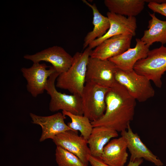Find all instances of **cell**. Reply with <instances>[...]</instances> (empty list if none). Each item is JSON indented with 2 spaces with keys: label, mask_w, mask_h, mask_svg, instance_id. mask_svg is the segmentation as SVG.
<instances>
[{
  "label": "cell",
  "mask_w": 166,
  "mask_h": 166,
  "mask_svg": "<svg viewBox=\"0 0 166 166\" xmlns=\"http://www.w3.org/2000/svg\"><path fill=\"white\" fill-rule=\"evenodd\" d=\"M117 67L109 60L89 57L87 65L85 83L92 82L108 88L116 83L115 73Z\"/></svg>",
  "instance_id": "obj_7"
},
{
  "label": "cell",
  "mask_w": 166,
  "mask_h": 166,
  "mask_svg": "<svg viewBox=\"0 0 166 166\" xmlns=\"http://www.w3.org/2000/svg\"><path fill=\"white\" fill-rule=\"evenodd\" d=\"M145 0H105L109 11L116 14L135 17L143 10Z\"/></svg>",
  "instance_id": "obj_19"
},
{
  "label": "cell",
  "mask_w": 166,
  "mask_h": 166,
  "mask_svg": "<svg viewBox=\"0 0 166 166\" xmlns=\"http://www.w3.org/2000/svg\"><path fill=\"white\" fill-rule=\"evenodd\" d=\"M121 135L125 139L127 148L131 154L130 161L143 158L156 166L163 165L161 160L143 143L138 134L133 132L130 125L126 130L121 132Z\"/></svg>",
  "instance_id": "obj_14"
},
{
  "label": "cell",
  "mask_w": 166,
  "mask_h": 166,
  "mask_svg": "<svg viewBox=\"0 0 166 166\" xmlns=\"http://www.w3.org/2000/svg\"><path fill=\"white\" fill-rule=\"evenodd\" d=\"M109 89L93 83H85L81 96L83 115L91 121L98 120L104 114L105 96Z\"/></svg>",
  "instance_id": "obj_5"
},
{
  "label": "cell",
  "mask_w": 166,
  "mask_h": 166,
  "mask_svg": "<svg viewBox=\"0 0 166 166\" xmlns=\"http://www.w3.org/2000/svg\"><path fill=\"white\" fill-rule=\"evenodd\" d=\"M148 6L154 13H158L166 17V2L158 3L149 2Z\"/></svg>",
  "instance_id": "obj_23"
},
{
  "label": "cell",
  "mask_w": 166,
  "mask_h": 166,
  "mask_svg": "<svg viewBox=\"0 0 166 166\" xmlns=\"http://www.w3.org/2000/svg\"><path fill=\"white\" fill-rule=\"evenodd\" d=\"M143 162L142 159H137L134 161H130L127 166H139Z\"/></svg>",
  "instance_id": "obj_25"
},
{
  "label": "cell",
  "mask_w": 166,
  "mask_h": 166,
  "mask_svg": "<svg viewBox=\"0 0 166 166\" xmlns=\"http://www.w3.org/2000/svg\"><path fill=\"white\" fill-rule=\"evenodd\" d=\"M89 47L82 52H77L73 57L70 67L60 74L57 78L56 86L66 89L73 94L81 97L85 85L87 65L91 51Z\"/></svg>",
  "instance_id": "obj_2"
},
{
  "label": "cell",
  "mask_w": 166,
  "mask_h": 166,
  "mask_svg": "<svg viewBox=\"0 0 166 166\" xmlns=\"http://www.w3.org/2000/svg\"><path fill=\"white\" fill-rule=\"evenodd\" d=\"M118 136V132L113 129L104 126L93 127L87 140L90 155L100 158L110 140Z\"/></svg>",
  "instance_id": "obj_17"
},
{
  "label": "cell",
  "mask_w": 166,
  "mask_h": 166,
  "mask_svg": "<svg viewBox=\"0 0 166 166\" xmlns=\"http://www.w3.org/2000/svg\"><path fill=\"white\" fill-rule=\"evenodd\" d=\"M117 82L123 86L136 100L144 102L153 97L155 91L150 81L134 70L124 71L117 68L115 73Z\"/></svg>",
  "instance_id": "obj_4"
},
{
  "label": "cell",
  "mask_w": 166,
  "mask_h": 166,
  "mask_svg": "<svg viewBox=\"0 0 166 166\" xmlns=\"http://www.w3.org/2000/svg\"><path fill=\"white\" fill-rule=\"evenodd\" d=\"M48 67L44 63H34L30 67L21 69L22 75L27 81V90L34 97L44 93L49 78L56 72L52 66L47 69Z\"/></svg>",
  "instance_id": "obj_8"
},
{
  "label": "cell",
  "mask_w": 166,
  "mask_h": 166,
  "mask_svg": "<svg viewBox=\"0 0 166 166\" xmlns=\"http://www.w3.org/2000/svg\"><path fill=\"white\" fill-rule=\"evenodd\" d=\"M132 37L123 34L106 39L91 50L90 57L105 60L119 55L130 48Z\"/></svg>",
  "instance_id": "obj_12"
},
{
  "label": "cell",
  "mask_w": 166,
  "mask_h": 166,
  "mask_svg": "<svg viewBox=\"0 0 166 166\" xmlns=\"http://www.w3.org/2000/svg\"><path fill=\"white\" fill-rule=\"evenodd\" d=\"M135 46L129 48L122 53L108 60L118 69L124 71L133 70L135 64L139 60L146 58L149 50V47L140 39L136 38Z\"/></svg>",
  "instance_id": "obj_15"
},
{
  "label": "cell",
  "mask_w": 166,
  "mask_h": 166,
  "mask_svg": "<svg viewBox=\"0 0 166 166\" xmlns=\"http://www.w3.org/2000/svg\"><path fill=\"white\" fill-rule=\"evenodd\" d=\"M88 161L91 166H110L104 162L100 158L91 155L89 156Z\"/></svg>",
  "instance_id": "obj_24"
},
{
  "label": "cell",
  "mask_w": 166,
  "mask_h": 166,
  "mask_svg": "<svg viewBox=\"0 0 166 166\" xmlns=\"http://www.w3.org/2000/svg\"><path fill=\"white\" fill-rule=\"evenodd\" d=\"M62 113L71 120L67 123L68 126L73 130L79 131L81 136L88 140L93 128L89 119L83 115H75L65 111H62Z\"/></svg>",
  "instance_id": "obj_21"
},
{
  "label": "cell",
  "mask_w": 166,
  "mask_h": 166,
  "mask_svg": "<svg viewBox=\"0 0 166 166\" xmlns=\"http://www.w3.org/2000/svg\"><path fill=\"white\" fill-rule=\"evenodd\" d=\"M56 146L61 147L77 156L88 165L90 155L87 140L78 134V131L72 130L56 135L52 139Z\"/></svg>",
  "instance_id": "obj_10"
},
{
  "label": "cell",
  "mask_w": 166,
  "mask_h": 166,
  "mask_svg": "<svg viewBox=\"0 0 166 166\" xmlns=\"http://www.w3.org/2000/svg\"><path fill=\"white\" fill-rule=\"evenodd\" d=\"M55 160L57 166H88L76 155L59 146H56Z\"/></svg>",
  "instance_id": "obj_22"
},
{
  "label": "cell",
  "mask_w": 166,
  "mask_h": 166,
  "mask_svg": "<svg viewBox=\"0 0 166 166\" xmlns=\"http://www.w3.org/2000/svg\"><path fill=\"white\" fill-rule=\"evenodd\" d=\"M107 16L110 22L109 29L102 37L89 44L88 47L91 49L95 48L106 39L116 35L128 34L133 37L136 35L137 25L135 17H126L109 11L107 13Z\"/></svg>",
  "instance_id": "obj_11"
},
{
  "label": "cell",
  "mask_w": 166,
  "mask_h": 166,
  "mask_svg": "<svg viewBox=\"0 0 166 166\" xmlns=\"http://www.w3.org/2000/svg\"><path fill=\"white\" fill-rule=\"evenodd\" d=\"M25 59L33 63L42 61L51 63L56 71L59 74L66 72L70 67L73 57L63 48L54 46L33 55H26Z\"/></svg>",
  "instance_id": "obj_9"
},
{
  "label": "cell",
  "mask_w": 166,
  "mask_h": 166,
  "mask_svg": "<svg viewBox=\"0 0 166 166\" xmlns=\"http://www.w3.org/2000/svg\"><path fill=\"white\" fill-rule=\"evenodd\" d=\"M106 109L98 120L91 121L93 127L104 126L121 132L126 130L133 118L136 100L116 82L105 96Z\"/></svg>",
  "instance_id": "obj_1"
},
{
  "label": "cell",
  "mask_w": 166,
  "mask_h": 166,
  "mask_svg": "<svg viewBox=\"0 0 166 166\" xmlns=\"http://www.w3.org/2000/svg\"><path fill=\"white\" fill-rule=\"evenodd\" d=\"M59 74L56 72L49 78L45 90L50 97L49 110L52 112L60 110L72 114L83 115L84 113L81 97L77 94L68 95L57 91L55 81Z\"/></svg>",
  "instance_id": "obj_6"
},
{
  "label": "cell",
  "mask_w": 166,
  "mask_h": 166,
  "mask_svg": "<svg viewBox=\"0 0 166 166\" xmlns=\"http://www.w3.org/2000/svg\"><path fill=\"white\" fill-rule=\"evenodd\" d=\"M149 15L151 18L148 21V29L144 31L140 40L149 47L155 42L166 44V21L159 19L155 13Z\"/></svg>",
  "instance_id": "obj_20"
},
{
  "label": "cell",
  "mask_w": 166,
  "mask_h": 166,
  "mask_svg": "<svg viewBox=\"0 0 166 166\" xmlns=\"http://www.w3.org/2000/svg\"><path fill=\"white\" fill-rule=\"evenodd\" d=\"M127 144L122 136L113 139L105 146L100 158L110 166H124L128 156Z\"/></svg>",
  "instance_id": "obj_16"
},
{
  "label": "cell",
  "mask_w": 166,
  "mask_h": 166,
  "mask_svg": "<svg viewBox=\"0 0 166 166\" xmlns=\"http://www.w3.org/2000/svg\"><path fill=\"white\" fill-rule=\"evenodd\" d=\"M30 116L32 123L39 125L42 128L40 142L49 139L52 140L59 134L73 130L65 123L64 120L66 117L62 113L58 112L50 116H43L30 113Z\"/></svg>",
  "instance_id": "obj_13"
},
{
  "label": "cell",
  "mask_w": 166,
  "mask_h": 166,
  "mask_svg": "<svg viewBox=\"0 0 166 166\" xmlns=\"http://www.w3.org/2000/svg\"><path fill=\"white\" fill-rule=\"evenodd\" d=\"M82 1L92 10L94 26L93 30L88 32L84 38L83 49H85L88 47L92 42L104 35L109 29L110 24L107 16L103 15L100 12L95 4H92L85 0Z\"/></svg>",
  "instance_id": "obj_18"
},
{
  "label": "cell",
  "mask_w": 166,
  "mask_h": 166,
  "mask_svg": "<svg viewBox=\"0 0 166 166\" xmlns=\"http://www.w3.org/2000/svg\"><path fill=\"white\" fill-rule=\"evenodd\" d=\"M133 69L160 88L162 83L161 78L166 71V47L162 45L159 48L149 50L147 57L138 61Z\"/></svg>",
  "instance_id": "obj_3"
}]
</instances>
